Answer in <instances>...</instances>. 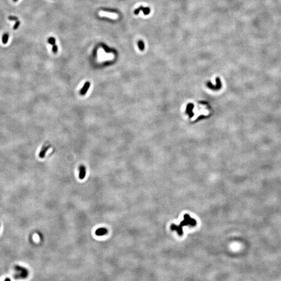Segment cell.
<instances>
[{"instance_id":"1","label":"cell","mask_w":281,"mask_h":281,"mask_svg":"<svg viewBox=\"0 0 281 281\" xmlns=\"http://www.w3.org/2000/svg\"><path fill=\"white\" fill-rule=\"evenodd\" d=\"M196 225V221L194 218L191 217L189 214H185L184 215V219L180 222L179 225L173 224L171 225V229L172 231L175 230L180 236H182L183 234V227L184 226L190 225L194 226Z\"/></svg>"},{"instance_id":"2","label":"cell","mask_w":281,"mask_h":281,"mask_svg":"<svg viewBox=\"0 0 281 281\" xmlns=\"http://www.w3.org/2000/svg\"><path fill=\"white\" fill-rule=\"evenodd\" d=\"M108 233V230L105 227H101L97 229L95 232V235L98 236H102L106 235Z\"/></svg>"},{"instance_id":"3","label":"cell","mask_w":281,"mask_h":281,"mask_svg":"<svg viewBox=\"0 0 281 281\" xmlns=\"http://www.w3.org/2000/svg\"><path fill=\"white\" fill-rule=\"evenodd\" d=\"M90 85H91V83H90V82H89V81L86 82L84 84V85H83L82 88L81 90H80V95H82V96L85 95L86 94L87 91H88L89 87H90Z\"/></svg>"},{"instance_id":"4","label":"cell","mask_w":281,"mask_h":281,"mask_svg":"<svg viewBox=\"0 0 281 281\" xmlns=\"http://www.w3.org/2000/svg\"><path fill=\"white\" fill-rule=\"evenodd\" d=\"M15 269H16L18 271H20L22 272V276L21 277L22 278H24V277H26L27 276H28V270H27V269H26L25 268H23L22 267L19 266H15Z\"/></svg>"},{"instance_id":"5","label":"cell","mask_w":281,"mask_h":281,"mask_svg":"<svg viewBox=\"0 0 281 281\" xmlns=\"http://www.w3.org/2000/svg\"><path fill=\"white\" fill-rule=\"evenodd\" d=\"M85 175H86V168L84 166L81 165L79 168V178L80 180H83L85 178Z\"/></svg>"},{"instance_id":"6","label":"cell","mask_w":281,"mask_h":281,"mask_svg":"<svg viewBox=\"0 0 281 281\" xmlns=\"http://www.w3.org/2000/svg\"><path fill=\"white\" fill-rule=\"evenodd\" d=\"M50 147H51L50 145H47V146H43L42 148L41 149V150L40 153H39V157L41 158H44L45 157V155L47 151H48L50 149Z\"/></svg>"},{"instance_id":"7","label":"cell","mask_w":281,"mask_h":281,"mask_svg":"<svg viewBox=\"0 0 281 281\" xmlns=\"http://www.w3.org/2000/svg\"><path fill=\"white\" fill-rule=\"evenodd\" d=\"M138 45L139 47V49L140 51H144L145 49V44L144 42L142 40H139L138 42Z\"/></svg>"},{"instance_id":"8","label":"cell","mask_w":281,"mask_h":281,"mask_svg":"<svg viewBox=\"0 0 281 281\" xmlns=\"http://www.w3.org/2000/svg\"><path fill=\"white\" fill-rule=\"evenodd\" d=\"M8 38H9V35L7 33H6L5 34H4V35L2 37V42L3 44H7V43L8 42Z\"/></svg>"},{"instance_id":"9","label":"cell","mask_w":281,"mask_h":281,"mask_svg":"<svg viewBox=\"0 0 281 281\" xmlns=\"http://www.w3.org/2000/svg\"><path fill=\"white\" fill-rule=\"evenodd\" d=\"M141 10L143 11V13L145 15H148L150 12V9L149 7H143V6H142Z\"/></svg>"},{"instance_id":"10","label":"cell","mask_w":281,"mask_h":281,"mask_svg":"<svg viewBox=\"0 0 281 281\" xmlns=\"http://www.w3.org/2000/svg\"><path fill=\"white\" fill-rule=\"evenodd\" d=\"M55 41H56L55 39L54 38H53V37H51V38H50L49 39V40H48V42H49L50 44L53 45L54 44H55Z\"/></svg>"},{"instance_id":"11","label":"cell","mask_w":281,"mask_h":281,"mask_svg":"<svg viewBox=\"0 0 281 281\" xmlns=\"http://www.w3.org/2000/svg\"><path fill=\"white\" fill-rule=\"evenodd\" d=\"M20 24V22L19 20L16 21L15 23V25H14V27H13L14 30H17V29L18 28Z\"/></svg>"},{"instance_id":"12","label":"cell","mask_w":281,"mask_h":281,"mask_svg":"<svg viewBox=\"0 0 281 281\" xmlns=\"http://www.w3.org/2000/svg\"><path fill=\"white\" fill-rule=\"evenodd\" d=\"M8 19L10 21H17L18 20V18H17V17L16 16H10L8 17Z\"/></svg>"},{"instance_id":"13","label":"cell","mask_w":281,"mask_h":281,"mask_svg":"<svg viewBox=\"0 0 281 281\" xmlns=\"http://www.w3.org/2000/svg\"><path fill=\"white\" fill-rule=\"evenodd\" d=\"M53 52L54 53V54H56L57 51H58V48H57V46L55 44L53 45Z\"/></svg>"},{"instance_id":"14","label":"cell","mask_w":281,"mask_h":281,"mask_svg":"<svg viewBox=\"0 0 281 281\" xmlns=\"http://www.w3.org/2000/svg\"><path fill=\"white\" fill-rule=\"evenodd\" d=\"M101 13L105 14V15L108 16H109V17H113V18H114V17H116V16L115 15V14H108V13H102V12H101Z\"/></svg>"},{"instance_id":"15","label":"cell","mask_w":281,"mask_h":281,"mask_svg":"<svg viewBox=\"0 0 281 281\" xmlns=\"http://www.w3.org/2000/svg\"><path fill=\"white\" fill-rule=\"evenodd\" d=\"M7 280H8V281H10V279H8V278H6V279H5V281H7Z\"/></svg>"},{"instance_id":"16","label":"cell","mask_w":281,"mask_h":281,"mask_svg":"<svg viewBox=\"0 0 281 281\" xmlns=\"http://www.w3.org/2000/svg\"><path fill=\"white\" fill-rule=\"evenodd\" d=\"M17 1H18V0H13V1H14V2H17Z\"/></svg>"},{"instance_id":"17","label":"cell","mask_w":281,"mask_h":281,"mask_svg":"<svg viewBox=\"0 0 281 281\" xmlns=\"http://www.w3.org/2000/svg\"><path fill=\"white\" fill-rule=\"evenodd\" d=\"M0 227H1V224H0Z\"/></svg>"}]
</instances>
